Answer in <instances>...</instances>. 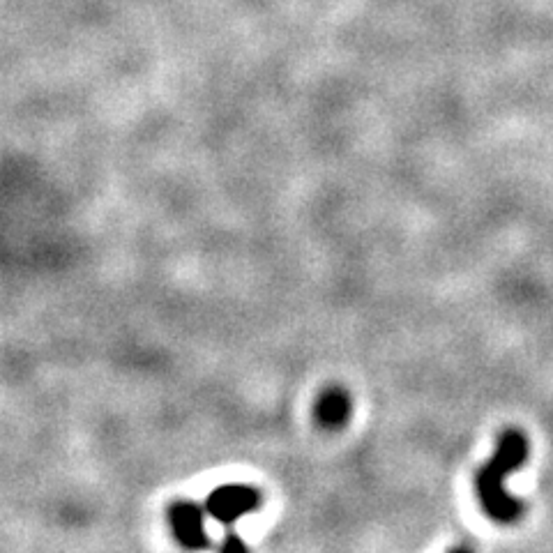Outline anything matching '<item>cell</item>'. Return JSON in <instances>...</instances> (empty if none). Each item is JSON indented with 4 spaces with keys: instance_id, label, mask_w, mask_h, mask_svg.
I'll return each mask as SVG.
<instances>
[{
    "instance_id": "cell-5",
    "label": "cell",
    "mask_w": 553,
    "mask_h": 553,
    "mask_svg": "<svg viewBox=\"0 0 553 553\" xmlns=\"http://www.w3.org/2000/svg\"><path fill=\"white\" fill-rule=\"evenodd\" d=\"M222 549L224 551H245L247 547H245V542H242L236 533H229V535H226V542L222 544Z\"/></svg>"
},
{
    "instance_id": "cell-4",
    "label": "cell",
    "mask_w": 553,
    "mask_h": 553,
    "mask_svg": "<svg viewBox=\"0 0 553 553\" xmlns=\"http://www.w3.org/2000/svg\"><path fill=\"white\" fill-rule=\"evenodd\" d=\"M348 415H351V401L348 395L339 388L325 390L316 401V420L323 429L337 431L342 429L348 422Z\"/></svg>"
},
{
    "instance_id": "cell-1",
    "label": "cell",
    "mask_w": 553,
    "mask_h": 553,
    "mask_svg": "<svg viewBox=\"0 0 553 553\" xmlns=\"http://www.w3.org/2000/svg\"><path fill=\"white\" fill-rule=\"evenodd\" d=\"M528 438L517 429H507L498 438L496 452L475 475V491L482 510L498 524H514L524 514V503L505 491V477L526 464Z\"/></svg>"
},
{
    "instance_id": "cell-3",
    "label": "cell",
    "mask_w": 553,
    "mask_h": 553,
    "mask_svg": "<svg viewBox=\"0 0 553 553\" xmlns=\"http://www.w3.org/2000/svg\"><path fill=\"white\" fill-rule=\"evenodd\" d=\"M206 510V507H203ZM203 510L189 501H178L169 505V521L176 540L185 549H208L210 540L203 526Z\"/></svg>"
},
{
    "instance_id": "cell-2",
    "label": "cell",
    "mask_w": 553,
    "mask_h": 553,
    "mask_svg": "<svg viewBox=\"0 0 553 553\" xmlns=\"http://www.w3.org/2000/svg\"><path fill=\"white\" fill-rule=\"evenodd\" d=\"M261 505V494L245 484H224L212 491L206 498V512L212 519L222 521V524L231 526L236 524L240 517H245L247 512L256 510Z\"/></svg>"
}]
</instances>
